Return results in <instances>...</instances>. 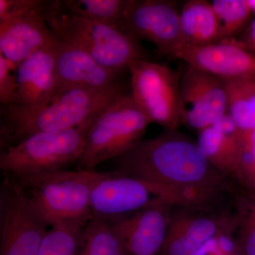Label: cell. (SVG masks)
<instances>
[{
	"instance_id": "1",
	"label": "cell",
	"mask_w": 255,
	"mask_h": 255,
	"mask_svg": "<svg viewBox=\"0 0 255 255\" xmlns=\"http://www.w3.org/2000/svg\"><path fill=\"white\" fill-rule=\"evenodd\" d=\"M113 160L116 171L150 183L159 199L171 206L185 189L223 193L229 188L228 177L210 163L197 142L177 130L142 139Z\"/></svg>"
},
{
	"instance_id": "21",
	"label": "cell",
	"mask_w": 255,
	"mask_h": 255,
	"mask_svg": "<svg viewBox=\"0 0 255 255\" xmlns=\"http://www.w3.org/2000/svg\"><path fill=\"white\" fill-rule=\"evenodd\" d=\"M57 3L60 9L69 14L122 31L128 0H57Z\"/></svg>"
},
{
	"instance_id": "5",
	"label": "cell",
	"mask_w": 255,
	"mask_h": 255,
	"mask_svg": "<svg viewBox=\"0 0 255 255\" xmlns=\"http://www.w3.org/2000/svg\"><path fill=\"white\" fill-rule=\"evenodd\" d=\"M150 119L127 92L98 114L87 133L78 169L95 170L114 159L142 139Z\"/></svg>"
},
{
	"instance_id": "13",
	"label": "cell",
	"mask_w": 255,
	"mask_h": 255,
	"mask_svg": "<svg viewBox=\"0 0 255 255\" xmlns=\"http://www.w3.org/2000/svg\"><path fill=\"white\" fill-rule=\"evenodd\" d=\"M172 208L159 201L108 222L123 243L128 255H160Z\"/></svg>"
},
{
	"instance_id": "28",
	"label": "cell",
	"mask_w": 255,
	"mask_h": 255,
	"mask_svg": "<svg viewBox=\"0 0 255 255\" xmlns=\"http://www.w3.org/2000/svg\"><path fill=\"white\" fill-rule=\"evenodd\" d=\"M234 41L240 46L255 54V18L241 35L239 41Z\"/></svg>"
},
{
	"instance_id": "30",
	"label": "cell",
	"mask_w": 255,
	"mask_h": 255,
	"mask_svg": "<svg viewBox=\"0 0 255 255\" xmlns=\"http://www.w3.org/2000/svg\"><path fill=\"white\" fill-rule=\"evenodd\" d=\"M248 3L249 4L252 14H255V0H248Z\"/></svg>"
},
{
	"instance_id": "18",
	"label": "cell",
	"mask_w": 255,
	"mask_h": 255,
	"mask_svg": "<svg viewBox=\"0 0 255 255\" xmlns=\"http://www.w3.org/2000/svg\"><path fill=\"white\" fill-rule=\"evenodd\" d=\"M241 132L227 114L219 122L199 131L197 143L210 163L228 178H237Z\"/></svg>"
},
{
	"instance_id": "26",
	"label": "cell",
	"mask_w": 255,
	"mask_h": 255,
	"mask_svg": "<svg viewBox=\"0 0 255 255\" xmlns=\"http://www.w3.org/2000/svg\"><path fill=\"white\" fill-rule=\"evenodd\" d=\"M243 219L237 240L240 249L244 255H255V196L248 206Z\"/></svg>"
},
{
	"instance_id": "25",
	"label": "cell",
	"mask_w": 255,
	"mask_h": 255,
	"mask_svg": "<svg viewBox=\"0 0 255 255\" xmlns=\"http://www.w3.org/2000/svg\"><path fill=\"white\" fill-rule=\"evenodd\" d=\"M236 179L255 196V130L241 132V152Z\"/></svg>"
},
{
	"instance_id": "8",
	"label": "cell",
	"mask_w": 255,
	"mask_h": 255,
	"mask_svg": "<svg viewBox=\"0 0 255 255\" xmlns=\"http://www.w3.org/2000/svg\"><path fill=\"white\" fill-rule=\"evenodd\" d=\"M45 6L42 0H0V54L16 68L54 40Z\"/></svg>"
},
{
	"instance_id": "29",
	"label": "cell",
	"mask_w": 255,
	"mask_h": 255,
	"mask_svg": "<svg viewBox=\"0 0 255 255\" xmlns=\"http://www.w3.org/2000/svg\"><path fill=\"white\" fill-rule=\"evenodd\" d=\"M196 255H229L221 251L215 236L206 242Z\"/></svg>"
},
{
	"instance_id": "19",
	"label": "cell",
	"mask_w": 255,
	"mask_h": 255,
	"mask_svg": "<svg viewBox=\"0 0 255 255\" xmlns=\"http://www.w3.org/2000/svg\"><path fill=\"white\" fill-rule=\"evenodd\" d=\"M181 31L186 45L204 46L219 42V28L211 2L189 0L179 11Z\"/></svg>"
},
{
	"instance_id": "17",
	"label": "cell",
	"mask_w": 255,
	"mask_h": 255,
	"mask_svg": "<svg viewBox=\"0 0 255 255\" xmlns=\"http://www.w3.org/2000/svg\"><path fill=\"white\" fill-rule=\"evenodd\" d=\"M53 43V41L37 50L16 68L17 90L12 105L23 107H40L48 104L58 94Z\"/></svg>"
},
{
	"instance_id": "14",
	"label": "cell",
	"mask_w": 255,
	"mask_h": 255,
	"mask_svg": "<svg viewBox=\"0 0 255 255\" xmlns=\"http://www.w3.org/2000/svg\"><path fill=\"white\" fill-rule=\"evenodd\" d=\"M179 208L174 213L171 210L160 255H196L231 221L226 216L209 211Z\"/></svg>"
},
{
	"instance_id": "6",
	"label": "cell",
	"mask_w": 255,
	"mask_h": 255,
	"mask_svg": "<svg viewBox=\"0 0 255 255\" xmlns=\"http://www.w3.org/2000/svg\"><path fill=\"white\" fill-rule=\"evenodd\" d=\"M94 121L69 130L35 134L17 145L1 149L3 177L55 172L76 164Z\"/></svg>"
},
{
	"instance_id": "11",
	"label": "cell",
	"mask_w": 255,
	"mask_h": 255,
	"mask_svg": "<svg viewBox=\"0 0 255 255\" xmlns=\"http://www.w3.org/2000/svg\"><path fill=\"white\" fill-rule=\"evenodd\" d=\"M181 124L199 131L228 114V98L222 79L187 65L179 82Z\"/></svg>"
},
{
	"instance_id": "7",
	"label": "cell",
	"mask_w": 255,
	"mask_h": 255,
	"mask_svg": "<svg viewBox=\"0 0 255 255\" xmlns=\"http://www.w3.org/2000/svg\"><path fill=\"white\" fill-rule=\"evenodd\" d=\"M49 226L22 187L8 177L0 186V255H38Z\"/></svg>"
},
{
	"instance_id": "24",
	"label": "cell",
	"mask_w": 255,
	"mask_h": 255,
	"mask_svg": "<svg viewBox=\"0 0 255 255\" xmlns=\"http://www.w3.org/2000/svg\"><path fill=\"white\" fill-rule=\"evenodd\" d=\"M211 3L217 21L219 42L231 41L251 17L248 0H214Z\"/></svg>"
},
{
	"instance_id": "27",
	"label": "cell",
	"mask_w": 255,
	"mask_h": 255,
	"mask_svg": "<svg viewBox=\"0 0 255 255\" xmlns=\"http://www.w3.org/2000/svg\"><path fill=\"white\" fill-rule=\"evenodd\" d=\"M13 68L9 60L0 54V102L2 105H12L16 98L17 78Z\"/></svg>"
},
{
	"instance_id": "22",
	"label": "cell",
	"mask_w": 255,
	"mask_h": 255,
	"mask_svg": "<svg viewBox=\"0 0 255 255\" xmlns=\"http://www.w3.org/2000/svg\"><path fill=\"white\" fill-rule=\"evenodd\" d=\"M78 255H128L108 221L92 216L82 232Z\"/></svg>"
},
{
	"instance_id": "20",
	"label": "cell",
	"mask_w": 255,
	"mask_h": 255,
	"mask_svg": "<svg viewBox=\"0 0 255 255\" xmlns=\"http://www.w3.org/2000/svg\"><path fill=\"white\" fill-rule=\"evenodd\" d=\"M228 98V114L240 130H255V77L223 80Z\"/></svg>"
},
{
	"instance_id": "10",
	"label": "cell",
	"mask_w": 255,
	"mask_h": 255,
	"mask_svg": "<svg viewBox=\"0 0 255 255\" xmlns=\"http://www.w3.org/2000/svg\"><path fill=\"white\" fill-rule=\"evenodd\" d=\"M122 31L152 43L161 55L174 57L185 43L179 11L167 0H128Z\"/></svg>"
},
{
	"instance_id": "16",
	"label": "cell",
	"mask_w": 255,
	"mask_h": 255,
	"mask_svg": "<svg viewBox=\"0 0 255 255\" xmlns=\"http://www.w3.org/2000/svg\"><path fill=\"white\" fill-rule=\"evenodd\" d=\"M174 57L222 80L255 77V54L233 41L204 46L184 44Z\"/></svg>"
},
{
	"instance_id": "2",
	"label": "cell",
	"mask_w": 255,
	"mask_h": 255,
	"mask_svg": "<svg viewBox=\"0 0 255 255\" xmlns=\"http://www.w3.org/2000/svg\"><path fill=\"white\" fill-rule=\"evenodd\" d=\"M122 84L105 90L70 89L46 105L0 107V147L6 148L35 134L62 131L95 120L107 106L127 92Z\"/></svg>"
},
{
	"instance_id": "23",
	"label": "cell",
	"mask_w": 255,
	"mask_h": 255,
	"mask_svg": "<svg viewBox=\"0 0 255 255\" xmlns=\"http://www.w3.org/2000/svg\"><path fill=\"white\" fill-rule=\"evenodd\" d=\"M90 219L68 221L50 227L38 255H78L82 232Z\"/></svg>"
},
{
	"instance_id": "9",
	"label": "cell",
	"mask_w": 255,
	"mask_h": 255,
	"mask_svg": "<svg viewBox=\"0 0 255 255\" xmlns=\"http://www.w3.org/2000/svg\"><path fill=\"white\" fill-rule=\"evenodd\" d=\"M127 70L130 75V93L151 123L158 124L167 130H177L181 124V74L147 59L130 63Z\"/></svg>"
},
{
	"instance_id": "4",
	"label": "cell",
	"mask_w": 255,
	"mask_h": 255,
	"mask_svg": "<svg viewBox=\"0 0 255 255\" xmlns=\"http://www.w3.org/2000/svg\"><path fill=\"white\" fill-rule=\"evenodd\" d=\"M109 172L95 170L55 171L9 177L22 187L49 227L92 217V191Z\"/></svg>"
},
{
	"instance_id": "3",
	"label": "cell",
	"mask_w": 255,
	"mask_h": 255,
	"mask_svg": "<svg viewBox=\"0 0 255 255\" xmlns=\"http://www.w3.org/2000/svg\"><path fill=\"white\" fill-rule=\"evenodd\" d=\"M47 24L57 38L86 52L107 69L120 73L130 63L147 59L138 40L125 32L69 14L54 1H46Z\"/></svg>"
},
{
	"instance_id": "12",
	"label": "cell",
	"mask_w": 255,
	"mask_h": 255,
	"mask_svg": "<svg viewBox=\"0 0 255 255\" xmlns=\"http://www.w3.org/2000/svg\"><path fill=\"white\" fill-rule=\"evenodd\" d=\"M159 201H162L150 183L114 170L109 172L94 188L90 201L91 215L112 221Z\"/></svg>"
},
{
	"instance_id": "15",
	"label": "cell",
	"mask_w": 255,
	"mask_h": 255,
	"mask_svg": "<svg viewBox=\"0 0 255 255\" xmlns=\"http://www.w3.org/2000/svg\"><path fill=\"white\" fill-rule=\"evenodd\" d=\"M53 45L58 94L74 88L108 90L119 84L117 81L118 73L102 66L84 50L55 36Z\"/></svg>"
}]
</instances>
